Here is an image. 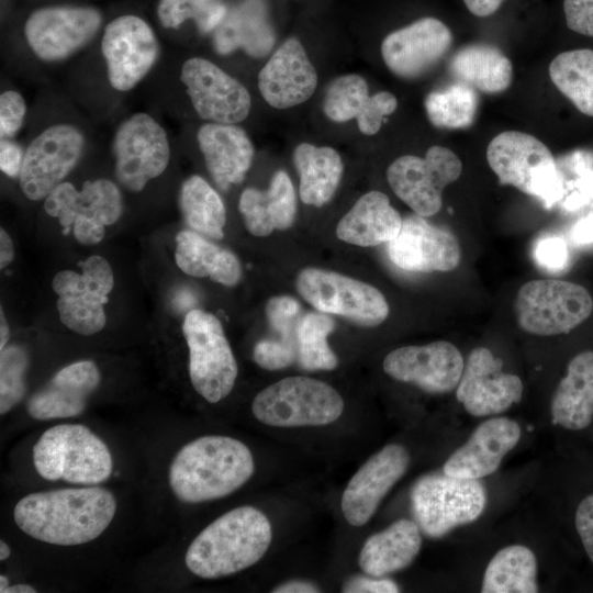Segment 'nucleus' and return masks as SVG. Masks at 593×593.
Returning a JSON list of instances; mask_svg holds the SVG:
<instances>
[{
    "label": "nucleus",
    "mask_w": 593,
    "mask_h": 593,
    "mask_svg": "<svg viewBox=\"0 0 593 593\" xmlns=\"http://www.w3.org/2000/svg\"><path fill=\"white\" fill-rule=\"evenodd\" d=\"M116 508L110 490L85 485L30 493L15 504L13 518L24 534L38 541L78 546L101 536Z\"/></svg>",
    "instance_id": "1"
},
{
    "label": "nucleus",
    "mask_w": 593,
    "mask_h": 593,
    "mask_svg": "<svg viewBox=\"0 0 593 593\" xmlns=\"http://www.w3.org/2000/svg\"><path fill=\"white\" fill-rule=\"evenodd\" d=\"M254 470L253 454L244 443L208 435L178 450L169 466L168 482L180 502L197 504L234 493L251 478Z\"/></svg>",
    "instance_id": "2"
},
{
    "label": "nucleus",
    "mask_w": 593,
    "mask_h": 593,
    "mask_svg": "<svg viewBox=\"0 0 593 593\" xmlns=\"http://www.w3.org/2000/svg\"><path fill=\"white\" fill-rule=\"evenodd\" d=\"M272 538L271 524L260 510L244 505L221 515L189 545L184 563L202 579H220L258 562Z\"/></svg>",
    "instance_id": "3"
},
{
    "label": "nucleus",
    "mask_w": 593,
    "mask_h": 593,
    "mask_svg": "<svg viewBox=\"0 0 593 593\" xmlns=\"http://www.w3.org/2000/svg\"><path fill=\"white\" fill-rule=\"evenodd\" d=\"M33 465L45 480L97 485L113 471L107 444L82 424H58L47 428L32 449Z\"/></svg>",
    "instance_id": "4"
},
{
    "label": "nucleus",
    "mask_w": 593,
    "mask_h": 593,
    "mask_svg": "<svg viewBox=\"0 0 593 593\" xmlns=\"http://www.w3.org/2000/svg\"><path fill=\"white\" fill-rule=\"evenodd\" d=\"M486 159L501 184L538 199L547 209L563 198V179L549 148L537 137L505 131L489 144Z\"/></svg>",
    "instance_id": "5"
},
{
    "label": "nucleus",
    "mask_w": 593,
    "mask_h": 593,
    "mask_svg": "<svg viewBox=\"0 0 593 593\" xmlns=\"http://www.w3.org/2000/svg\"><path fill=\"white\" fill-rule=\"evenodd\" d=\"M344 411L340 394L329 384L309 377H288L261 390L251 412L260 423L273 427L323 426Z\"/></svg>",
    "instance_id": "6"
},
{
    "label": "nucleus",
    "mask_w": 593,
    "mask_h": 593,
    "mask_svg": "<svg viewBox=\"0 0 593 593\" xmlns=\"http://www.w3.org/2000/svg\"><path fill=\"white\" fill-rule=\"evenodd\" d=\"M485 503L486 492L479 479L452 477L444 471L419 478L411 492L416 523L433 538L475 521Z\"/></svg>",
    "instance_id": "7"
},
{
    "label": "nucleus",
    "mask_w": 593,
    "mask_h": 593,
    "mask_svg": "<svg viewBox=\"0 0 593 593\" xmlns=\"http://www.w3.org/2000/svg\"><path fill=\"white\" fill-rule=\"evenodd\" d=\"M593 311V299L581 284L560 279L526 282L517 292L516 320L522 329L538 336L567 334Z\"/></svg>",
    "instance_id": "8"
},
{
    "label": "nucleus",
    "mask_w": 593,
    "mask_h": 593,
    "mask_svg": "<svg viewBox=\"0 0 593 593\" xmlns=\"http://www.w3.org/2000/svg\"><path fill=\"white\" fill-rule=\"evenodd\" d=\"M182 333L192 387L208 402H220L233 390L238 373L221 322L212 313L194 309L186 315Z\"/></svg>",
    "instance_id": "9"
},
{
    "label": "nucleus",
    "mask_w": 593,
    "mask_h": 593,
    "mask_svg": "<svg viewBox=\"0 0 593 593\" xmlns=\"http://www.w3.org/2000/svg\"><path fill=\"white\" fill-rule=\"evenodd\" d=\"M44 210L58 220L64 234L71 230L80 244L96 245L103 239L105 226L120 219L123 200L108 179L86 181L80 190L64 181L45 198Z\"/></svg>",
    "instance_id": "10"
},
{
    "label": "nucleus",
    "mask_w": 593,
    "mask_h": 593,
    "mask_svg": "<svg viewBox=\"0 0 593 593\" xmlns=\"http://www.w3.org/2000/svg\"><path fill=\"white\" fill-rule=\"evenodd\" d=\"M300 295L317 311L373 327L389 315L384 295L373 286L320 268L302 269L295 280Z\"/></svg>",
    "instance_id": "11"
},
{
    "label": "nucleus",
    "mask_w": 593,
    "mask_h": 593,
    "mask_svg": "<svg viewBox=\"0 0 593 593\" xmlns=\"http://www.w3.org/2000/svg\"><path fill=\"white\" fill-rule=\"evenodd\" d=\"M81 273L72 270L57 272L52 288L58 295L56 307L61 323L70 331L90 336L105 326L103 305L114 286L109 261L102 256H90L79 264Z\"/></svg>",
    "instance_id": "12"
},
{
    "label": "nucleus",
    "mask_w": 593,
    "mask_h": 593,
    "mask_svg": "<svg viewBox=\"0 0 593 593\" xmlns=\"http://www.w3.org/2000/svg\"><path fill=\"white\" fill-rule=\"evenodd\" d=\"M462 171V163L449 148L434 145L425 157L404 155L387 169V179L393 192L416 214L427 217L436 214L443 204V191L455 182Z\"/></svg>",
    "instance_id": "13"
},
{
    "label": "nucleus",
    "mask_w": 593,
    "mask_h": 593,
    "mask_svg": "<svg viewBox=\"0 0 593 593\" xmlns=\"http://www.w3.org/2000/svg\"><path fill=\"white\" fill-rule=\"evenodd\" d=\"M113 154L119 182L139 192L166 170L170 145L165 128L149 114L138 112L116 128Z\"/></svg>",
    "instance_id": "14"
},
{
    "label": "nucleus",
    "mask_w": 593,
    "mask_h": 593,
    "mask_svg": "<svg viewBox=\"0 0 593 593\" xmlns=\"http://www.w3.org/2000/svg\"><path fill=\"white\" fill-rule=\"evenodd\" d=\"M85 136L71 124H54L32 139L22 160L20 188L32 201L45 199L79 161Z\"/></svg>",
    "instance_id": "15"
},
{
    "label": "nucleus",
    "mask_w": 593,
    "mask_h": 593,
    "mask_svg": "<svg viewBox=\"0 0 593 593\" xmlns=\"http://www.w3.org/2000/svg\"><path fill=\"white\" fill-rule=\"evenodd\" d=\"M102 23L100 11L88 5H51L35 10L24 25L33 54L43 61H59L85 47Z\"/></svg>",
    "instance_id": "16"
},
{
    "label": "nucleus",
    "mask_w": 593,
    "mask_h": 593,
    "mask_svg": "<svg viewBox=\"0 0 593 593\" xmlns=\"http://www.w3.org/2000/svg\"><path fill=\"white\" fill-rule=\"evenodd\" d=\"M101 52L111 87L124 92L132 90L154 67L159 43L145 20L124 14L104 27Z\"/></svg>",
    "instance_id": "17"
},
{
    "label": "nucleus",
    "mask_w": 593,
    "mask_h": 593,
    "mask_svg": "<svg viewBox=\"0 0 593 593\" xmlns=\"http://www.w3.org/2000/svg\"><path fill=\"white\" fill-rule=\"evenodd\" d=\"M180 79L195 112L206 122L237 124L248 116L251 108L248 90L211 60L187 59Z\"/></svg>",
    "instance_id": "18"
},
{
    "label": "nucleus",
    "mask_w": 593,
    "mask_h": 593,
    "mask_svg": "<svg viewBox=\"0 0 593 593\" xmlns=\"http://www.w3.org/2000/svg\"><path fill=\"white\" fill-rule=\"evenodd\" d=\"M501 369L502 360L490 349L471 350L456 390L457 400L469 414L477 417L499 414L522 400L521 378Z\"/></svg>",
    "instance_id": "19"
},
{
    "label": "nucleus",
    "mask_w": 593,
    "mask_h": 593,
    "mask_svg": "<svg viewBox=\"0 0 593 593\" xmlns=\"http://www.w3.org/2000/svg\"><path fill=\"white\" fill-rule=\"evenodd\" d=\"M463 367L461 353L445 340L400 347L383 360V370L388 376L434 394L452 391L460 381Z\"/></svg>",
    "instance_id": "20"
},
{
    "label": "nucleus",
    "mask_w": 593,
    "mask_h": 593,
    "mask_svg": "<svg viewBox=\"0 0 593 593\" xmlns=\"http://www.w3.org/2000/svg\"><path fill=\"white\" fill-rule=\"evenodd\" d=\"M451 44L449 27L427 16L388 34L381 44V55L394 75L415 79L434 68Z\"/></svg>",
    "instance_id": "21"
},
{
    "label": "nucleus",
    "mask_w": 593,
    "mask_h": 593,
    "mask_svg": "<svg viewBox=\"0 0 593 593\" xmlns=\"http://www.w3.org/2000/svg\"><path fill=\"white\" fill-rule=\"evenodd\" d=\"M388 255L396 267L412 272L452 271L461 259L457 237L416 213L403 220L399 234L388 243Z\"/></svg>",
    "instance_id": "22"
},
{
    "label": "nucleus",
    "mask_w": 593,
    "mask_h": 593,
    "mask_svg": "<svg viewBox=\"0 0 593 593\" xmlns=\"http://www.w3.org/2000/svg\"><path fill=\"white\" fill-rule=\"evenodd\" d=\"M410 465L407 450L390 444L371 456L349 480L343 496L342 511L353 526L365 525Z\"/></svg>",
    "instance_id": "23"
},
{
    "label": "nucleus",
    "mask_w": 593,
    "mask_h": 593,
    "mask_svg": "<svg viewBox=\"0 0 593 593\" xmlns=\"http://www.w3.org/2000/svg\"><path fill=\"white\" fill-rule=\"evenodd\" d=\"M317 87V74L296 38L284 41L258 75L265 101L276 109H289L309 100Z\"/></svg>",
    "instance_id": "24"
},
{
    "label": "nucleus",
    "mask_w": 593,
    "mask_h": 593,
    "mask_svg": "<svg viewBox=\"0 0 593 593\" xmlns=\"http://www.w3.org/2000/svg\"><path fill=\"white\" fill-rule=\"evenodd\" d=\"M100 371L91 360L72 362L59 371L26 405L29 415L37 421L69 418L80 415L100 383Z\"/></svg>",
    "instance_id": "25"
},
{
    "label": "nucleus",
    "mask_w": 593,
    "mask_h": 593,
    "mask_svg": "<svg viewBox=\"0 0 593 593\" xmlns=\"http://www.w3.org/2000/svg\"><path fill=\"white\" fill-rule=\"evenodd\" d=\"M519 425L507 417H495L480 424L467 443L445 462L446 474L480 479L492 474L503 458L518 443Z\"/></svg>",
    "instance_id": "26"
},
{
    "label": "nucleus",
    "mask_w": 593,
    "mask_h": 593,
    "mask_svg": "<svg viewBox=\"0 0 593 593\" xmlns=\"http://www.w3.org/2000/svg\"><path fill=\"white\" fill-rule=\"evenodd\" d=\"M199 148L215 184L222 191L240 183L254 158V146L236 124L206 122L197 134Z\"/></svg>",
    "instance_id": "27"
},
{
    "label": "nucleus",
    "mask_w": 593,
    "mask_h": 593,
    "mask_svg": "<svg viewBox=\"0 0 593 593\" xmlns=\"http://www.w3.org/2000/svg\"><path fill=\"white\" fill-rule=\"evenodd\" d=\"M238 209L246 228L255 236H267L275 230L289 228L296 214L295 192L290 177L283 170H278L268 189H245Z\"/></svg>",
    "instance_id": "28"
},
{
    "label": "nucleus",
    "mask_w": 593,
    "mask_h": 593,
    "mask_svg": "<svg viewBox=\"0 0 593 593\" xmlns=\"http://www.w3.org/2000/svg\"><path fill=\"white\" fill-rule=\"evenodd\" d=\"M402 217L390 204L387 194L369 191L360 197L336 227L339 239L369 247L389 243L399 234Z\"/></svg>",
    "instance_id": "29"
},
{
    "label": "nucleus",
    "mask_w": 593,
    "mask_h": 593,
    "mask_svg": "<svg viewBox=\"0 0 593 593\" xmlns=\"http://www.w3.org/2000/svg\"><path fill=\"white\" fill-rule=\"evenodd\" d=\"M421 547L422 536L417 523L399 519L365 541L358 563L366 574L381 578L409 567Z\"/></svg>",
    "instance_id": "30"
},
{
    "label": "nucleus",
    "mask_w": 593,
    "mask_h": 593,
    "mask_svg": "<svg viewBox=\"0 0 593 593\" xmlns=\"http://www.w3.org/2000/svg\"><path fill=\"white\" fill-rule=\"evenodd\" d=\"M552 424L570 430L588 427L593 418V350L574 356L551 401Z\"/></svg>",
    "instance_id": "31"
},
{
    "label": "nucleus",
    "mask_w": 593,
    "mask_h": 593,
    "mask_svg": "<svg viewBox=\"0 0 593 593\" xmlns=\"http://www.w3.org/2000/svg\"><path fill=\"white\" fill-rule=\"evenodd\" d=\"M455 79L483 93H500L513 79L511 60L497 47L479 43L459 48L450 59Z\"/></svg>",
    "instance_id": "32"
},
{
    "label": "nucleus",
    "mask_w": 593,
    "mask_h": 593,
    "mask_svg": "<svg viewBox=\"0 0 593 593\" xmlns=\"http://www.w3.org/2000/svg\"><path fill=\"white\" fill-rule=\"evenodd\" d=\"M175 259L184 273L209 277L212 281L235 286L242 277V267L237 257L204 236L193 231H181L176 237Z\"/></svg>",
    "instance_id": "33"
},
{
    "label": "nucleus",
    "mask_w": 593,
    "mask_h": 593,
    "mask_svg": "<svg viewBox=\"0 0 593 593\" xmlns=\"http://www.w3.org/2000/svg\"><path fill=\"white\" fill-rule=\"evenodd\" d=\"M293 163L300 176L299 193L303 203L323 206L334 197L344 170L340 155L328 146L299 144Z\"/></svg>",
    "instance_id": "34"
},
{
    "label": "nucleus",
    "mask_w": 593,
    "mask_h": 593,
    "mask_svg": "<svg viewBox=\"0 0 593 593\" xmlns=\"http://www.w3.org/2000/svg\"><path fill=\"white\" fill-rule=\"evenodd\" d=\"M537 561L534 552L522 545L507 546L490 560L481 592L536 593Z\"/></svg>",
    "instance_id": "35"
},
{
    "label": "nucleus",
    "mask_w": 593,
    "mask_h": 593,
    "mask_svg": "<svg viewBox=\"0 0 593 593\" xmlns=\"http://www.w3.org/2000/svg\"><path fill=\"white\" fill-rule=\"evenodd\" d=\"M179 206L186 224L195 233L213 239L224 236L225 205L219 193L200 176L184 180Z\"/></svg>",
    "instance_id": "36"
},
{
    "label": "nucleus",
    "mask_w": 593,
    "mask_h": 593,
    "mask_svg": "<svg viewBox=\"0 0 593 593\" xmlns=\"http://www.w3.org/2000/svg\"><path fill=\"white\" fill-rule=\"evenodd\" d=\"M553 85L583 114L593 118V51L578 48L557 55L549 66Z\"/></svg>",
    "instance_id": "37"
},
{
    "label": "nucleus",
    "mask_w": 593,
    "mask_h": 593,
    "mask_svg": "<svg viewBox=\"0 0 593 593\" xmlns=\"http://www.w3.org/2000/svg\"><path fill=\"white\" fill-rule=\"evenodd\" d=\"M478 104L477 90L459 81L432 91L424 101L430 123L436 127L449 130L471 126Z\"/></svg>",
    "instance_id": "38"
},
{
    "label": "nucleus",
    "mask_w": 593,
    "mask_h": 593,
    "mask_svg": "<svg viewBox=\"0 0 593 593\" xmlns=\"http://www.w3.org/2000/svg\"><path fill=\"white\" fill-rule=\"evenodd\" d=\"M333 318L324 312L303 315L298 329L296 363L307 371L333 370L338 359L327 343L334 329Z\"/></svg>",
    "instance_id": "39"
},
{
    "label": "nucleus",
    "mask_w": 593,
    "mask_h": 593,
    "mask_svg": "<svg viewBox=\"0 0 593 593\" xmlns=\"http://www.w3.org/2000/svg\"><path fill=\"white\" fill-rule=\"evenodd\" d=\"M367 81L349 74L335 78L326 88L323 111L333 122L356 120L369 99Z\"/></svg>",
    "instance_id": "40"
},
{
    "label": "nucleus",
    "mask_w": 593,
    "mask_h": 593,
    "mask_svg": "<svg viewBox=\"0 0 593 593\" xmlns=\"http://www.w3.org/2000/svg\"><path fill=\"white\" fill-rule=\"evenodd\" d=\"M225 7L220 0H160L157 15L166 29H177L193 19L202 32L212 31L224 18Z\"/></svg>",
    "instance_id": "41"
},
{
    "label": "nucleus",
    "mask_w": 593,
    "mask_h": 593,
    "mask_svg": "<svg viewBox=\"0 0 593 593\" xmlns=\"http://www.w3.org/2000/svg\"><path fill=\"white\" fill-rule=\"evenodd\" d=\"M30 358L19 345L5 346L0 354V414L9 413L25 394Z\"/></svg>",
    "instance_id": "42"
},
{
    "label": "nucleus",
    "mask_w": 593,
    "mask_h": 593,
    "mask_svg": "<svg viewBox=\"0 0 593 593\" xmlns=\"http://www.w3.org/2000/svg\"><path fill=\"white\" fill-rule=\"evenodd\" d=\"M266 316L276 334L272 338L296 351L298 329L303 317L300 303L288 295L273 296L267 303Z\"/></svg>",
    "instance_id": "43"
},
{
    "label": "nucleus",
    "mask_w": 593,
    "mask_h": 593,
    "mask_svg": "<svg viewBox=\"0 0 593 593\" xmlns=\"http://www.w3.org/2000/svg\"><path fill=\"white\" fill-rule=\"evenodd\" d=\"M396 107L398 100L389 91H380L370 96L356 119L359 131L365 135L377 134L381 128L383 119L392 114Z\"/></svg>",
    "instance_id": "44"
},
{
    "label": "nucleus",
    "mask_w": 593,
    "mask_h": 593,
    "mask_svg": "<svg viewBox=\"0 0 593 593\" xmlns=\"http://www.w3.org/2000/svg\"><path fill=\"white\" fill-rule=\"evenodd\" d=\"M26 114L24 98L14 90H8L0 96V136L13 138L21 130Z\"/></svg>",
    "instance_id": "45"
},
{
    "label": "nucleus",
    "mask_w": 593,
    "mask_h": 593,
    "mask_svg": "<svg viewBox=\"0 0 593 593\" xmlns=\"http://www.w3.org/2000/svg\"><path fill=\"white\" fill-rule=\"evenodd\" d=\"M255 362L267 370H278L296 362V351L273 338L258 342L254 347Z\"/></svg>",
    "instance_id": "46"
},
{
    "label": "nucleus",
    "mask_w": 593,
    "mask_h": 593,
    "mask_svg": "<svg viewBox=\"0 0 593 593\" xmlns=\"http://www.w3.org/2000/svg\"><path fill=\"white\" fill-rule=\"evenodd\" d=\"M534 257L540 267L557 271L567 265L569 255L562 238L544 236L535 245Z\"/></svg>",
    "instance_id": "47"
},
{
    "label": "nucleus",
    "mask_w": 593,
    "mask_h": 593,
    "mask_svg": "<svg viewBox=\"0 0 593 593\" xmlns=\"http://www.w3.org/2000/svg\"><path fill=\"white\" fill-rule=\"evenodd\" d=\"M563 12L570 30L593 37V0H563Z\"/></svg>",
    "instance_id": "48"
},
{
    "label": "nucleus",
    "mask_w": 593,
    "mask_h": 593,
    "mask_svg": "<svg viewBox=\"0 0 593 593\" xmlns=\"http://www.w3.org/2000/svg\"><path fill=\"white\" fill-rule=\"evenodd\" d=\"M574 521L585 552L593 562V494H590L580 502Z\"/></svg>",
    "instance_id": "49"
},
{
    "label": "nucleus",
    "mask_w": 593,
    "mask_h": 593,
    "mask_svg": "<svg viewBox=\"0 0 593 593\" xmlns=\"http://www.w3.org/2000/svg\"><path fill=\"white\" fill-rule=\"evenodd\" d=\"M400 589L398 584L388 578L357 575L343 585L345 593H396Z\"/></svg>",
    "instance_id": "50"
},
{
    "label": "nucleus",
    "mask_w": 593,
    "mask_h": 593,
    "mask_svg": "<svg viewBox=\"0 0 593 593\" xmlns=\"http://www.w3.org/2000/svg\"><path fill=\"white\" fill-rule=\"evenodd\" d=\"M24 152L12 138H1L0 142V168L11 178L19 177Z\"/></svg>",
    "instance_id": "51"
},
{
    "label": "nucleus",
    "mask_w": 593,
    "mask_h": 593,
    "mask_svg": "<svg viewBox=\"0 0 593 593\" xmlns=\"http://www.w3.org/2000/svg\"><path fill=\"white\" fill-rule=\"evenodd\" d=\"M571 237L577 244L593 242V211L575 223L571 231Z\"/></svg>",
    "instance_id": "52"
},
{
    "label": "nucleus",
    "mask_w": 593,
    "mask_h": 593,
    "mask_svg": "<svg viewBox=\"0 0 593 593\" xmlns=\"http://www.w3.org/2000/svg\"><path fill=\"white\" fill-rule=\"evenodd\" d=\"M504 0H463L467 9L475 16L485 18L493 14Z\"/></svg>",
    "instance_id": "53"
},
{
    "label": "nucleus",
    "mask_w": 593,
    "mask_h": 593,
    "mask_svg": "<svg viewBox=\"0 0 593 593\" xmlns=\"http://www.w3.org/2000/svg\"><path fill=\"white\" fill-rule=\"evenodd\" d=\"M320 591L317 585L303 580L288 581L272 590L273 593H316Z\"/></svg>",
    "instance_id": "54"
},
{
    "label": "nucleus",
    "mask_w": 593,
    "mask_h": 593,
    "mask_svg": "<svg viewBox=\"0 0 593 593\" xmlns=\"http://www.w3.org/2000/svg\"><path fill=\"white\" fill-rule=\"evenodd\" d=\"M14 257V247L10 235L4 228L0 230V268L8 267Z\"/></svg>",
    "instance_id": "55"
},
{
    "label": "nucleus",
    "mask_w": 593,
    "mask_h": 593,
    "mask_svg": "<svg viewBox=\"0 0 593 593\" xmlns=\"http://www.w3.org/2000/svg\"><path fill=\"white\" fill-rule=\"evenodd\" d=\"M10 329L8 321L4 316L3 310L1 309L0 314V350H2L9 340Z\"/></svg>",
    "instance_id": "56"
},
{
    "label": "nucleus",
    "mask_w": 593,
    "mask_h": 593,
    "mask_svg": "<svg viewBox=\"0 0 593 593\" xmlns=\"http://www.w3.org/2000/svg\"><path fill=\"white\" fill-rule=\"evenodd\" d=\"M35 592H37L36 589L26 583H16L13 585H9L8 588L1 591V593H35Z\"/></svg>",
    "instance_id": "57"
},
{
    "label": "nucleus",
    "mask_w": 593,
    "mask_h": 593,
    "mask_svg": "<svg viewBox=\"0 0 593 593\" xmlns=\"http://www.w3.org/2000/svg\"><path fill=\"white\" fill-rule=\"evenodd\" d=\"M11 555V549L7 542L0 541V560H7Z\"/></svg>",
    "instance_id": "58"
},
{
    "label": "nucleus",
    "mask_w": 593,
    "mask_h": 593,
    "mask_svg": "<svg viewBox=\"0 0 593 593\" xmlns=\"http://www.w3.org/2000/svg\"><path fill=\"white\" fill-rule=\"evenodd\" d=\"M9 585H10L9 579L5 575L1 574L0 575V592L4 590L5 588H8Z\"/></svg>",
    "instance_id": "59"
}]
</instances>
